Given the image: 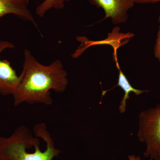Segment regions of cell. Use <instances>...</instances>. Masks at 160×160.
Masks as SVG:
<instances>
[{"label": "cell", "mask_w": 160, "mask_h": 160, "mask_svg": "<svg viewBox=\"0 0 160 160\" xmlns=\"http://www.w3.org/2000/svg\"><path fill=\"white\" fill-rule=\"evenodd\" d=\"M21 79L13 95L14 105L23 103L51 105L50 90L64 92L68 85L67 72L62 62L56 60L48 66L41 64L27 49L24 50Z\"/></svg>", "instance_id": "obj_1"}, {"label": "cell", "mask_w": 160, "mask_h": 160, "mask_svg": "<svg viewBox=\"0 0 160 160\" xmlns=\"http://www.w3.org/2000/svg\"><path fill=\"white\" fill-rule=\"evenodd\" d=\"M33 132L21 126L8 137L0 136V160H53L61 154L46 124L35 125Z\"/></svg>", "instance_id": "obj_2"}, {"label": "cell", "mask_w": 160, "mask_h": 160, "mask_svg": "<svg viewBox=\"0 0 160 160\" xmlns=\"http://www.w3.org/2000/svg\"><path fill=\"white\" fill-rule=\"evenodd\" d=\"M138 138L146 145L144 157L159 160L160 152V104L138 115Z\"/></svg>", "instance_id": "obj_3"}, {"label": "cell", "mask_w": 160, "mask_h": 160, "mask_svg": "<svg viewBox=\"0 0 160 160\" xmlns=\"http://www.w3.org/2000/svg\"><path fill=\"white\" fill-rule=\"evenodd\" d=\"M14 47V45L9 41L0 42V94L2 95H13L21 81V76L17 74L10 63L1 59V53L4 50Z\"/></svg>", "instance_id": "obj_4"}, {"label": "cell", "mask_w": 160, "mask_h": 160, "mask_svg": "<svg viewBox=\"0 0 160 160\" xmlns=\"http://www.w3.org/2000/svg\"><path fill=\"white\" fill-rule=\"evenodd\" d=\"M89 2L102 8L105 12V19L110 18L114 25L126 22L128 11L134 6L133 0H89Z\"/></svg>", "instance_id": "obj_5"}, {"label": "cell", "mask_w": 160, "mask_h": 160, "mask_svg": "<svg viewBox=\"0 0 160 160\" xmlns=\"http://www.w3.org/2000/svg\"><path fill=\"white\" fill-rule=\"evenodd\" d=\"M28 0H0V18L14 14L20 18L33 23L38 27L33 16L28 9Z\"/></svg>", "instance_id": "obj_6"}, {"label": "cell", "mask_w": 160, "mask_h": 160, "mask_svg": "<svg viewBox=\"0 0 160 160\" xmlns=\"http://www.w3.org/2000/svg\"><path fill=\"white\" fill-rule=\"evenodd\" d=\"M116 62L117 67L119 70V77L117 85L114 86V87L117 86H119L124 91V95L122 101L120 102V106H119V110L120 113L123 114L126 111V101L129 98V93L133 92L136 95L138 96L145 92H149V91L148 90H141L133 88L129 83L127 78L121 70L118 61Z\"/></svg>", "instance_id": "obj_7"}, {"label": "cell", "mask_w": 160, "mask_h": 160, "mask_svg": "<svg viewBox=\"0 0 160 160\" xmlns=\"http://www.w3.org/2000/svg\"><path fill=\"white\" fill-rule=\"evenodd\" d=\"M69 0H44L38 6L36 13L40 17H43L47 11L52 9H61Z\"/></svg>", "instance_id": "obj_8"}, {"label": "cell", "mask_w": 160, "mask_h": 160, "mask_svg": "<svg viewBox=\"0 0 160 160\" xmlns=\"http://www.w3.org/2000/svg\"><path fill=\"white\" fill-rule=\"evenodd\" d=\"M158 22L159 23V30L157 35L154 52L155 56L158 60L160 62V16L159 17Z\"/></svg>", "instance_id": "obj_9"}, {"label": "cell", "mask_w": 160, "mask_h": 160, "mask_svg": "<svg viewBox=\"0 0 160 160\" xmlns=\"http://www.w3.org/2000/svg\"><path fill=\"white\" fill-rule=\"evenodd\" d=\"M135 3L138 4H155L159 2L160 0H133Z\"/></svg>", "instance_id": "obj_10"}, {"label": "cell", "mask_w": 160, "mask_h": 160, "mask_svg": "<svg viewBox=\"0 0 160 160\" xmlns=\"http://www.w3.org/2000/svg\"><path fill=\"white\" fill-rule=\"evenodd\" d=\"M127 160H141V158L139 156H137L135 155H130L128 156V159Z\"/></svg>", "instance_id": "obj_11"}, {"label": "cell", "mask_w": 160, "mask_h": 160, "mask_svg": "<svg viewBox=\"0 0 160 160\" xmlns=\"http://www.w3.org/2000/svg\"><path fill=\"white\" fill-rule=\"evenodd\" d=\"M159 160H160V155H159Z\"/></svg>", "instance_id": "obj_12"}]
</instances>
